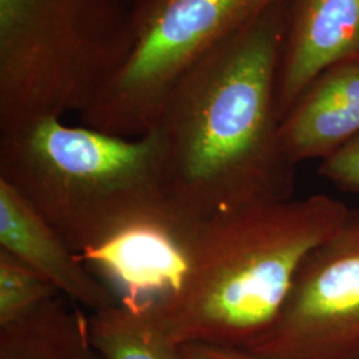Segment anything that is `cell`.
<instances>
[{"label": "cell", "mask_w": 359, "mask_h": 359, "mask_svg": "<svg viewBox=\"0 0 359 359\" xmlns=\"http://www.w3.org/2000/svg\"><path fill=\"white\" fill-rule=\"evenodd\" d=\"M292 0L270 8L191 68L151 130L168 210L185 233L244 206L293 198L277 83Z\"/></svg>", "instance_id": "cell-1"}, {"label": "cell", "mask_w": 359, "mask_h": 359, "mask_svg": "<svg viewBox=\"0 0 359 359\" xmlns=\"http://www.w3.org/2000/svg\"><path fill=\"white\" fill-rule=\"evenodd\" d=\"M60 292L23 261L0 249V326L20 320Z\"/></svg>", "instance_id": "cell-13"}, {"label": "cell", "mask_w": 359, "mask_h": 359, "mask_svg": "<svg viewBox=\"0 0 359 359\" xmlns=\"http://www.w3.org/2000/svg\"><path fill=\"white\" fill-rule=\"evenodd\" d=\"M318 175L342 192L359 194V135L323 158Z\"/></svg>", "instance_id": "cell-14"}, {"label": "cell", "mask_w": 359, "mask_h": 359, "mask_svg": "<svg viewBox=\"0 0 359 359\" xmlns=\"http://www.w3.org/2000/svg\"><path fill=\"white\" fill-rule=\"evenodd\" d=\"M126 289L129 297H161L179 283L184 250L179 233L167 226L127 231L103 248L80 257Z\"/></svg>", "instance_id": "cell-10"}, {"label": "cell", "mask_w": 359, "mask_h": 359, "mask_svg": "<svg viewBox=\"0 0 359 359\" xmlns=\"http://www.w3.org/2000/svg\"><path fill=\"white\" fill-rule=\"evenodd\" d=\"M359 135V57L322 74L286 114L280 139L294 164L329 157Z\"/></svg>", "instance_id": "cell-9"}, {"label": "cell", "mask_w": 359, "mask_h": 359, "mask_svg": "<svg viewBox=\"0 0 359 359\" xmlns=\"http://www.w3.org/2000/svg\"><path fill=\"white\" fill-rule=\"evenodd\" d=\"M90 316L59 294L0 326V359H103L90 341Z\"/></svg>", "instance_id": "cell-11"}, {"label": "cell", "mask_w": 359, "mask_h": 359, "mask_svg": "<svg viewBox=\"0 0 359 359\" xmlns=\"http://www.w3.org/2000/svg\"><path fill=\"white\" fill-rule=\"evenodd\" d=\"M181 359H258L244 348L208 342H185L180 347Z\"/></svg>", "instance_id": "cell-15"}, {"label": "cell", "mask_w": 359, "mask_h": 359, "mask_svg": "<svg viewBox=\"0 0 359 359\" xmlns=\"http://www.w3.org/2000/svg\"><path fill=\"white\" fill-rule=\"evenodd\" d=\"M90 341L103 359H181L179 344L161 320L156 297L124 295L92 311Z\"/></svg>", "instance_id": "cell-12"}, {"label": "cell", "mask_w": 359, "mask_h": 359, "mask_svg": "<svg viewBox=\"0 0 359 359\" xmlns=\"http://www.w3.org/2000/svg\"><path fill=\"white\" fill-rule=\"evenodd\" d=\"M132 0H0V130L84 112L123 63Z\"/></svg>", "instance_id": "cell-4"}, {"label": "cell", "mask_w": 359, "mask_h": 359, "mask_svg": "<svg viewBox=\"0 0 359 359\" xmlns=\"http://www.w3.org/2000/svg\"><path fill=\"white\" fill-rule=\"evenodd\" d=\"M0 249L23 261L74 301L92 311L114 305V290L97 280L80 256L27 204L0 181Z\"/></svg>", "instance_id": "cell-8"}, {"label": "cell", "mask_w": 359, "mask_h": 359, "mask_svg": "<svg viewBox=\"0 0 359 359\" xmlns=\"http://www.w3.org/2000/svg\"><path fill=\"white\" fill-rule=\"evenodd\" d=\"M136 1H137V0H132V3H136Z\"/></svg>", "instance_id": "cell-16"}, {"label": "cell", "mask_w": 359, "mask_h": 359, "mask_svg": "<svg viewBox=\"0 0 359 359\" xmlns=\"http://www.w3.org/2000/svg\"><path fill=\"white\" fill-rule=\"evenodd\" d=\"M359 57V0H292L277 83L283 117L322 74Z\"/></svg>", "instance_id": "cell-7"}, {"label": "cell", "mask_w": 359, "mask_h": 359, "mask_svg": "<svg viewBox=\"0 0 359 359\" xmlns=\"http://www.w3.org/2000/svg\"><path fill=\"white\" fill-rule=\"evenodd\" d=\"M286 0H137L129 50L80 114L83 126L136 139L148 135L191 68Z\"/></svg>", "instance_id": "cell-5"}, {"label": "cell", "mask_w": 359, "mask_h": 359, "mask_svg": "<svg viewBox=\"0 0 359 359\" xmlns=\"http://www.w3.org/2000/svg\"><path fill=\"white\" fill-rule=\"evenodd\" d=\"M258 359H359V212L302 262Z\"/></svg>", "instance_id": "cell-6"}, {"label": "cell", "mask_w": 359, "mask_h": 359, "mask_svg": "<svg viewBox=\"0 0 359 359\" xmlns=\"http://www.w3.org/2000/svg\"><path fill=\"white\" fill-rule=\"evenodd\" d=\"M353 209L326 194L221 212L184 233L177 285L156 298L179 342L246 348L268 332L305 258Z\"/></svg>", "instance_id": "cell-2"}, {"label": "cell", "mask_w": 359, "mask_h": 359, "mask_svg": "<svg viewBox=\"0 0 359 359\" xmlns=\"http://www.w3.org/2000/svg\"><path fill=\"white\" fill-rule=\"evenodd\" d=\"M0 181L80 257L142 226L181 236L152 132L127 139L57 117L25 121L0 130Z\"/></svg>", "instance_id": "cell-3"}]
</instances>
